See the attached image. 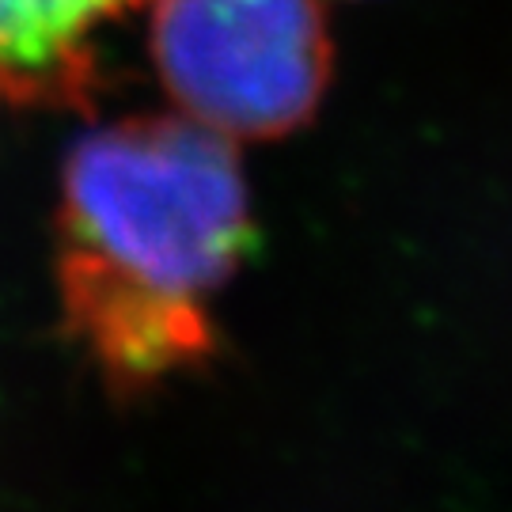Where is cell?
<instances>
[{
  "instance_id": "7a4b0ae2",
  "label": "cell",
  "mask_w": 512,
  "mask_h": 512,
  "mask_svg": "<svg viewBox=\"0 0 512 512\" xmlns=\"http://www.w3.org/2000/svg\"><path fill=\"white\" fill-rule=\"evenodd\" d=\"M148 50L183 118L228 141L308 126L334 69L319 0H152Z\"/></svg>"
},
{
  "instance_id": "6da1fadb",
  "label": "cell",
  "mask_w": 512,
  "mask_h": 512,
  "mask_svg": "<svg viewBox=\"0 0 512 512\" xmlns=\"http://www.w3.org/2000/svg\"><path fill=\"white\" fill-rule=\"evenodd\" d=\"M255 247L228 137L171 114L84 133L61 167L54 281L61 330L114 403L220 357L213 304Z\"/></svg>"
},
{
  "instance_id": "3957f363",
  "label": "cell",
  "mask_w": 512,
  "mask_h": 512,
  "mask_svg": "<svg viewBox=\"0 0 512 512\" xmlns=\"http://www.w3.org/2000/svg\"><path fill=\"white\" fill-rule=\"evenodd\" d=\"M152 0H0V99L88 107L103 84V31Z\"/></svg>"
}]
</instances>
